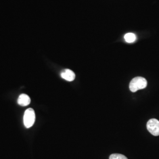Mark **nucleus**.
I'll return each instance as SVG.
<instances>
[{
	"label": "nucleus",
	"instance_id": "nucleus-1",
	"mask_svg": "<svg viewBox=\"0 0 159 159\" xmlns=\"http://www.w3.org/2000/svg\"><path fill=\"white\" fill-rule=\"evenodd\" d=\"M148 85V81L146 79L142 77H137L131 81L130 83V90L134 93L139 90L145 89Z\"/></svg>",
	"mask_w": 159,
	"mask_h": 159
},
{
	"label": "nucleus",
	"instance_id": "nucleus-2",
	"mask_svg": "<svg viewBox=\"0 0 159 159\" xmlns=\"http://www.w3.org/2000/svg\"><path fill=\"white\" fill-rule=\"evenodd\" d=\"M35 120V114L34 110L33 108H28L25 110L24 114L23 121L25 127L27 129L30 128L34 125Z\"/></svg>",
	"mask_w": 159,
	"mask_h": 159
},
{
	"label": "nucleus",
	"instance_id": "nucleus-3",
	"mask_svg": "<svg viewBox=\"0 0 159 159\" xmlns=\"http://www.w3.org/2000/svg\"><path fill=\"white\" fill-rule=\"evenodd\" d=\"M148 130L154 136H159V121L156 119L149 120L147 123Z\"/></svg>",
	"mask_w": 159,
	"mask_h": 159
},
{
	"label": "nucleus",
	"instance_id": "nucleus-4",
	"mask_svg": "<svg viewBox=\"0 0 159 159\" xmlns=\"http://www.w3.org/2000/svg\"><path fill=\"white\" fill-rule=\"evenodd\" d=\"M61 77L63 79L66 80L68 81H72L75 79V75L72 70L69 69H66L61 72Z\"/></svg>",
	"mask_w": 159,
	"mask_h": 159
},
{
	"label": "nucleus",
	"instance_id": "nucleus-5",
	"mask_svg": "<svg viewBox=\"0 0 159 159\" xmlns=\"http://www.w3.org/2000/svg\"><path fill=\"white\" fill-rule=\"evenodd\" d=\"M17 102L19 105L21 106H27L31 102V99L28 95L25 94H22L18 97Z\"/></svg>",
	"mask_w": 159,
	"mask_h": 159
},
{
	"label": "nucleus",
	"instance_id": "nucleus-6",
	"mask_svg": "<svg viewBox=\"0 0 159 159\" xmlns=\"http://www.w3.org/2000/svg\"><path fill=\"white\" fill-rule=\"evenodd\" d=\"M125 40L127 43H134L137 39L136 35V34L134 33H127L125 35Z\"/></svg>",
	"mask_w": 159,
	"mask_h": 159
},
{
	"label": "nucleus",
	"instance_id": "nucleus-7",
	"mask_svg": "<svg viewBox=\"0 0 159 159\" xmlns=\"http://www.w3.org/2000/svg\"><path fill=\"white\" fill-rule=\"evenodd\" d=\"M109 159H128L125 156L120 154H111Z\"/></svg>",
	"mask_w": 159,
	"mask_h": 159
}]
</instances>
